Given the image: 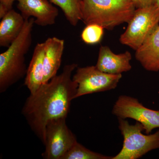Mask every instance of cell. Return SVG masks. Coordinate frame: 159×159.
Returning a JSON list of instances; mask_svg holds the SVG:
<instances>
[{
	"label": "cell",
	"instance_id": "1",
	"mask_svg": "<svg viewBox=\"0 0 159 159\" xmlns=\"http://www.w3.org/2000/svg\"><path fill=\"white\" fill-rule=\"evenodd\" d=\"M77 64L65 65L62 73L43 84L27 98L22 110L31 129L43 144L46 142V126L49 121L66 118L71 101L75 99L78 84L72 79Z\"/></svg>",
	"mask_w": 159,
	"mask_h": 159
},
{
	"label": "cell",
	"instance_id": "2",
	"mask_svg": "<svg viewBox=\"0 0 159 159\" xmlns=\"http://www.w3.org/2000/svg\"><path fill=\"white\" fill-rule=\"evenodd\" d=\"M34 18L26 20L21 32L0 54V93H3L26 76L25 56L31 48Z\"/></svg>",
	"mask_w": 159,
	"mask_h": 159
},
{
	"label": "cell",
	"instance_id": "3",
	"mask_svg": "<svg viewBox=\"0 0 159 159\" xmlns=\"http://www.w3.org/2000/svg\"><path fill=\"white\" fill-rule=\"evenodd\" d=\"M136 9L132 0H82L81 20L86 25L97 24L112 30L128 23Z\"/></svg>",
	"mask_w": 159,
	"mask_h": 159
},
{
	"label": "cell",
	"instance_id": "4",
	"mask_svg": "<svg viewBox=\"0 0 159 159\" xmlns=\"http://www.w3.org/2000/svg\"><path fill=\"white\" fill-rule=\"evenodd\" d=\"M118 119L123 143L120 152L112 159H138L159 148V129L154 134L145 135L142 133L144 129L140 122L131 125L125 119Z\"/></svg>",
	"mask_w": 159,
	"mask_h": 159
},
{
	"label": "cell",
	"instance_id": "5",
	"mask_svg": "<svg viewBox=\"0 0 159 159\" xmlns=\"http://www.w3.org/2000/svg\"><path fill=\"white\" fill-rule=\"evenodd\" d=\"M159 9L154 5L136 9L119 41L136 51L159 25Z\"/></svg>",
	"mask_w": 159,
	"mask_h": 159
},
{
	"label": "cell",
	"instance_id": "6",
	"mask_svg": "<svg viewBox=\"0 0 159 159\" xmlns=\"http://www.w3.org/2000/svg\"><path fill=\"white\" fill-rule=\"evenodd\" d=\"M122 77V74L102 72L96 66L77 68L72 77L78 85L75 99L88 94L114 89Z\"/></svg>",
	"mask_w": 159,
	"mask_h": 159
},
{
	"label": "cell",
	"instance_id": "7",
	"mask_svg": "<svg viewBox=\"0 0 159 159\" xmlns=\"http://www.w3.org/2000/svg\"><path fill=\"white\" fill-rule=\"evenodd\" d=\"M66 118L49 121L46 126L45 150L42 153L45 159H62L77 142L76 136L67 125Z\"/></svg>",
	"mask_w": 159,
	"mask_h": 159
},
{
	"label": "cell",
	"instance_id": "8",
	"mask_svg": "<svg viewBox=\"0 0 159 159\" xmlns=\"http://www.w3.org/2000/svg\"><path fill=\"white\" fill-rule=\"evenodd\" d=\"M112 113L118 118H129L140 122L147 134L155 129L159 128V110L145 107L134 97L125 95L119 96L114 104Z\"/></svg>",
	"mask_w": 159,
	"mask_h": 159
},
{
	"label": "cell",
	"instance_id": "9",
	"mask_svg": "<svg viewBox=\"0 0 159 159\" xmlns=\"http://www.w3.org/2000/svg\"><path fill=\"white\" fill-rule=\"evenodd\" d=\"M18 9L25 20L34 18V24L42 27L52 25L59 14L58 9L48 0H17Z\"/></svg>",
	"mask_w": 159,
	"mask_h": 159
},
{
	"label": "cell",
	"instance_id": "10",
	"mask_svg": "<svg viewBox=\"0 0 159 159\" xmlns=\"http://www.w3.org/2000/svg\"><path fill=\"white\" fill-rule=\"evenodd\" d=\"M131 54L129 51L116 54L108 47L101 46L96 67L102 72L111 74H122L132 69Z\"/></svg>",
	"mask_w": 159,
	"mask_h": 159
},
{
	"label": "cell",
	"instance_id": "11",
	"mask_svg": "<svg viewBox=\"0 0 159 159\" xmlns=\"http://www.w3.org/2000/svg\"><path fill=\"white\" fill-rule=\"evenodd\" d=\"M44 43L43 84L49 82L57 75L61 65L65 46L63 39L55 37L49 38Z\"/></svg>",
	"mask_w": 159,
	"mask_h": 159
},
{
	"label": "cell",
	"instance_id": "12",
	"mask_svg": "<svg viewBox=\"0 0 159 159\" xmlns=\"http://www.w3.org/2000/svg\"><path fill=\"white\" fill-rule=\"evenodd\" d=\"M135 58L146 70L159 71V25L136 51Z\"/></svg>",
	"mask_w": 159,
	"mask_h": 159
},
{
	"label": "cell",
	"instance_id": "13",
	"mask_svg": "<svg viewBox=\"0 0 159 159\" xmlns=\"http://www.w3.org/2000/svg\"><path fill=\"white\" fill-rule=\"evenodd\" d=\"M44 51V42L37 43L27 68L25 84L31 94L35 93L43 84Z\"/></svg>",
	"mask_w": 159,
	"mask_h": 159
},
{
	"label": "cell",
	"instance_id": "14",
	"mask_svg": "<svg viewBox=\"0 0 159 159\" xmlns=\"http://www.w3.org/2000/svg\"><path fill=\"white\" fill-rule=\"evenodd\" d=\"M25 19L13 9L8 11L0 23V46L8 48L15 40L24 27Z\"/></svg>",
	"mask_w": 159,
	"mask_h": 159
},
{
	"label": "cell",
	"instance_id": "15",
	"mask_svg": "<svg viewBox=\"0 0 159 159\" xmlns=\"http://www.w3.org/2000/svg\"><path fill=\"white\" fill-rule=\"evenodd\" d=\"M60 8L71 25L76 26L81 20L82 0H49Z\"/></svg>",
	"mask_w": 159,
	"mask_h": 159
},
{
	"label": "cell",
	"instance_id": "16",
	"mask_svg": "<svg viewBox=\"0 0 159 159\" xmlns=\"http://www.w3.org/2000/svg\"><path fill=\"white\" fill-rule=\"evenodd\" d=\"M112 158L113 157L92 151L77 142L62 159H112Z\"/></svg>",
	"mask_w": 159,
	"mask_h": 159
},
{
	"label": "cell",
	"instance_id": "17",
	"mask_svg": "<svg viewBox=\"0 0 159 159\" xmlns=\"http://www.w3.org/2000/svg\"><path fill=\"white\" fill-rule=\"evenodd\" d=\"M104 28L97 24L87 25L81 34L83 41L87 44L94 45L100 43L104 34Z\"/></svg>",
	"mask_w": 159,
	"mask_h": 159
},
{
	"label": "cell",
	"instance_id": "18",
	"mask_svg": "<svg viewBox=\"0 0 159 159\" xmlns=\"http://www.w3.org/2000/svg\"><path fill=\"white\" fill-rule=\"evenodd\" d=\"M15 0H0V18L12 9V6Z\"/></svg>",
	"mask_w": 159,
	"mask_h": 159
},
{
	"label": "cell",
	"instance_id": "19",
	"mask_svg": "<svg viewBox=\"0 0 159 159\" xmlns=\"http://www.w3.org/2000/svg\"><path fill=\"white\" fill-rule=\"evenodd\" d=\"M136 9L153 5L155 0H132Z\"/></svg>",
	"mask_w": 159,
	"mask_h": 159
},
{
	"label": "cell",
	"instance_id": "20",
	"mask_svg": "<svg viewBox=\"0 0 159 159\" xmlns=\"http://www.w3.org/2000/svg\"><path fill=\"white\" fill-rule=\"evenodd\" d=\"M154 5L156 6H157V7L159 9V0H155V2Z\"/></svg>",
	"mask_w": 159,
	"mask_h": 159
}]
</instances>
